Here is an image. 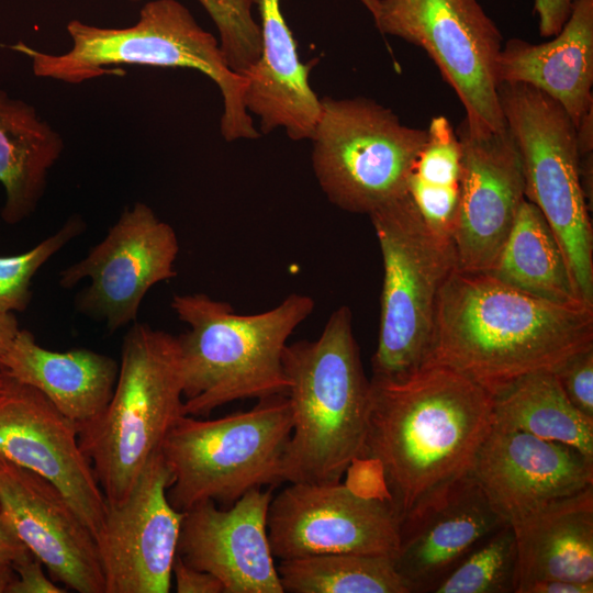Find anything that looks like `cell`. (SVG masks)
I'll return each instance as SVG.
<instances>
[{
    "label": "cell",
    "mask_w": 593,
    "mask_h": 593,
    "mask_svg": "<svg viewBox=\"0 0 593 593\" xmlns=\"http://www.w3.org/2000/svg\"><path fill=\"white\" fill-rule=\"evenodd\" d=\"M10 378L0 371V393L7 388Z\"/></svg>",
    "instance_id": "cell-42"
},
{
    "label": "cell",
    "mask_w": 593,
    "mask_h": 593,
    "mask_svg": "<svg viewBox=\"0 0 593 593\" xmlns=\"http://www.w3.org/2000/svg\"><path fill=\"white\" fill-rule=\"evenodd\" d=\"M291 432L287 394L215 419L180 416L159 450L171 474L168 501L179 512L208 500L231 506L255 488L282 482Z\"/></svg>",
    "instance_id": "cell-7"
},
{
    "label": "cell",
    "mask_w": 593,
    "mask_h": 593,
    "mask_svg": "<svg viewBox=\"0 0 593 593\" xmlns=\"http://www.w3.org/2000/svg\"><path fill=\"white\" fill-rule=\"evenodd\" d=\"M369 217L383 265L372 377L403 379L428 359L439 293L457 269L456 254L450 239L426 225L407 192Z\"/></svg>",
    "instance_id": "cell-8"
},
{
    "label": "cell",
    "mask_w": 593,
    "mask_h": 593,
    "mask_svg": "<svg viewBox=\"0 0 593 593\" xmlns=\"http://www.w3.org/2000/svg\"><path fill=\"white\" fill-rule=\"evenodd\" d=\"M272 491L255 488L230 508L214 501L183 512L177 553L217 578L224 593H283L268 539Z\"/></svg>",
    "instance_id": "cell-19"
},
{
    "label": "cell",
    "mask_w": 593,
    "mask_h": 593,
    "mask_svg": "<svg viewBox=\"0 0 593 593\" xmlns=\"http://www.w3.org/2000/svg\"><path fill=\"white\" fill-rule=\"evenodd\" d=\"M493 422V395L450 368L426 363L403 379L372 377L362 459L379 466L402 519L470 471Z\"/></svg>",
    "instance_id": "cell-1"
},
{
    "label": "cell",
    "mask_w": 593,
    "mask_h": 593,
    "mask_svg": "<svg viewBox=\"0 0 593 593\" xmlns=\"http://www.w3.org/2000/svg\"><path fill=\"white\" fill-rule=\"evenodd\" d=\"M64 148L59 134L35 109L0 90V182L5 190L1 216L8 224L27 217L41 200L49 169Z\"/></svg>",
    "instance_id": "cell-25"
},
{
    "label": "cell",
    "mask_w": 593,
    "mask_h": 593,
    "mask_svg": "<svg viewBox=\"0 0 593 593\" xmlns=\"http://www.w3.org/2000/svg\"><path fill=\"white\" fill-rule=\"evenodd\" d=\"M500 83H523L556 100L577 126L593 108V0H573L552 40L533 44L511 38L496 61Z\"/></svg>",
    "instance_id": "cell-22"
},
{
    "label": "cell",
    "mask_w": 593,
    "mask_h": 593,
    "mask_svg": "<svg viewBox=\"0 0 593 593\" xmlns=\"http://www.w3.org/2000/svg\"><path fill=\"white\" fill-rule=\"evenodd\" d=\"M171 307L189 326L177 337L186 415L204 416L236 400L287 394L283 351L315 307L310 295L289 294L256 314H238L230 303L203 293L177 294Z\"/></svg>",
    "instance_id": "cell-4"
},
{
    "label": "cell",
    "mask_w": 593,
    "mask_h": 593,
    "mask_svg": "<svg viewBox=\"0 0 593 593\" xmlns=\"http://www.w3.org/2000/svg\"><path fill=\"white\" fill-rule=\"evenodd\" d=\"M179 242L175 230L145 203L126 208L104 238L59 275L70 289L89 278L78 307L101 317L112 333L134 322L141 303L155 284L176 277Z\"/></svg>",
    "instance_id": "cell-13"
},
{
    "label": "cell",
    "mask_w": 593,
    "mask_h": 593,
    "mask_svg": "<svg viewBox=\"0 0 593 593\" xmlns=\"http://www.w3.org/2000/svg\"><path fill=\"white\" fill-rule=\"evenodd\" d=\"M15 577L12 567L0 568V593H7V590Z\"/></svg>",
    "instance_id": "cell-41"
},
{
    "label": "cell",
    "mask_w": 593,
    "mask_h": 593,
    "mask_svg": "<svg viewBox=\"0 0 593 593\" xmlns=\"http://www.w3.org/2000/svg\"><path fill=\"white\" fill-rule=\"evenodd\" d=\"M592 346V306L553 303L486 272L456 269L439 293L426 363L450 368L493 395Z\"/></svg>",
    "instance_id": "cell-2"
},
{
    "label": "cell",
    "mask_w": 593,
    "mask_h": 593,
    "mask_svg": "<svg viewBox=\"0 0 593 593\" xmlns=\"http://www.w3.org/2000/svg\"><path fill=\"white\" fill-rule=\"evenodd\" d=\"M0 507L52 580L79 593H105L97 540L54 484L0 457Z\"/></svg>",
    "instance_id": "cell-17"
},
{
    "label": "cell",
    "mask_w": 593,
    "mask_h": 593,
    "mask_svg": "<svg viewBox=\"0 0 593 593\" xmlns=\"http://www.w3.org/2000/svg\"><path fill=\"white\" fill-rule=\"evenodd\" d=\"M551 372L570 403L593 418V346L571 355Z\"/></svg>",
    "instance_id": "cell-33"
},
{
    "label": "cell",
    "mask_w": 593,
    "mask_h": 593,
    "mask_svg": "<svg viewBox=\"0 0 593 593\" xmlns=\"http://www.w3.org/2000/svg\"><path fill=\"white\" fill-rule=\"evenodd\" d=\"M579 156L593 154V108H591L575 126Z\"/></svg>",
    "instance_id": "cell-40"
},
{
    "label": "cell",
    "mask_w": 593,
    "mask_h": 593,
    "mask_svg": "<svg viewBox=\"0 0 593 593\" xmlns=\"http://www.w3.org/2000/svg\"><path fill=\"white\" fill-rule=\"evenodd\" d=\"M506 523L468 472L403 516L395 569L411 593L434 592L467 555Z\"/></svg>",
    "instance_id": "cell-18"
},
{
    "label": "cell",
    "mask_w": 593,
    "mask_h": 593,
    "mask_svg": "<svg viewBox=\"0 0 593 593\" xmlns=\"http://www.w3.org/2000/svg\"><path fill=\"white\" fill-rule=\"evenodd\" d=\"M1 372L42 392L79 429L107 407L119 363L87 348H44L31 332L20 329L2 360Z\"/></svg>",
    "instance_id": "cell-24"
},
{
    "label": "cell",
    "mask_w": 593,
    "mask_h": 593,
    "mask_svg": "<svg viewBox=\"0 0 593 593\" xmlns=\"http://www.w3.org/2000/svg\"><path fill=\"white\" fill-rule=\"evenodd\" d=\"M593 583L548 580L530 585L526 593H592Z\"/></svg>",
    "instance_id": "cell-38"
},
{
    "label": "cell",
    "mask_w": 593,
    "mask_h": 593,
    "mask_svg": "<svg viewBox=\"0 0 593 593\" xmlns=\"http://www.w3.org/2000/svg\"><path fill=\"white\" fill-rule=\"evenodd\" d=\"M493 426L569 445L593 459V418L567 399L551 371L525 374L493 394Z\"/></svg>",
    "instance_id": "cell-27"
},
{
    "label": "cell",
    "mask_w": 593,
    "mask_h": 593,
    "mask_svg": "<svg viewBox=\"0 0 593 593\" xmlns=\"http://www.w3.org/2000/svg\"><path fill=\"white\" fill-rule=\"evenodd\" d=\"M42 562L33 555L15 563L12 568L15 577L7 593H65L66 588L58 586L43 571Z\"/></svg>",
    "instance_id": "cell-34"
},
{
    "label": "cell",
    "mask_w": 593,
    "mask_h": 593,
    "mask_svg": "<svg viewBox=\"0 0 593 593\" xmlns=\"http://www.w3.org/2000/svg\"><path fill=\"white\" fill-rule=\"evenodd\" d=\"M461 180L452 245L457 269L486 272L501 251L525 199L521 153L507 127L477 132L462 121Z\"/></svg>",
    "instance_id": "cell-16"
},
{
    "label": "cell",
    "mask_w": 593,
    "mask_h": 593,
    "mask_svg": "<svg viewBox=\"0 0 593 593\" xmlns=\"http://www.w3.org/2000/svg\"><path fill=\"white\" fill-rule=\"evenodd\" d=\"M486 273L553 303L586 305L577 291L555 233L539 209L526 198Z\"/></svg>",
    "instance_id": "cell-26"
},
{
    "label": "cell",
    "mask_w": 593,
    "mask_h": 593,
    "mask_svg": "<svg viewBox=\"0 0 593 593\" xmlns=\"http://www.w3.org/2000/svg\"><path fill=\"white\" fill-rule=\"evenodd\" d=\"M401 517L384 496L350 485L289 483L272 496L267 515L268 539L279 560L324 553L395 558Z\"/></svg>",
    "instance_id": "cell-12"
},
{
    "label": "cell",
    "mask_w": 593,
    "mask_h": 593,
    "mask_svg": "<svg viewBox=\"0 0 593 593\" xmlns=\"http://www.w3.org/2000/svg\"><path fill=\"white\" fill-rule=\"evenodd\" d=\"M320 100L310 139L314 175L327 199L344 211L369 215L405 194L426 128L403 124L367 98Z\"/></svg>",
    "instance_id": "cell-10"
},
{
    "label": "cell",
    "mask_w": 593,
    "mask_h": 593,
    "mask_svg": "<svg viewBox=\"0 0 593 593\" xmlns=\"http://www.w3.org/2000/svg\"><path fill=\"white\" fill-rule=\"evenodd\" d=\"M71 47L47 54L18 43L12 49L31 58L35 76L78 85L101 76H122L123 65L190 68L208 76L223 98L221 133L226 141L259 137L244 103L246 78L231 69L220 42L203 30L177 0H154L127 27H99L72 20Z\"/></svg>",
    "instance_id": "cell-5"
},
{
    "label": "cell",
    "mask_w": 593,
    "mask_h": 593,
    "mask_svg": "<svg viewBox=\"0 0 593 593\" xmlns=\"http://www.w3.org/2000/svg\"><path fill=\"white\" fill-rule=\"evenodd\" d=\"M172 578L178 593H224L217 578L187 564L178 553L172 564Z\"/></svg>",
    "instance_id": "cell-35"
},
{
    "label": "cell",
    "mask_w": 593,
    "mask_h": 593,
    "mask_svg": "<svg viewBox=\"0 0 593 593\" xmlns=\"http://www.w3.org/2000/svg\"><path fill=\"white\" fill-rule=\"evenodd\" d=\"M20 332L14 313L0 312V371L2 360Z\"/></svg>",
    "instance_id": "cell-39"
},
{
    "label": "cell",
    "mask_w": 593,
    "mask_h": 593,
    "mask_svg": "<svg viewBox=\"0 0 593 593\" xmlns=\"http://www.w3.org/2000/svg\"><path fill=\"white\" fill-rule=\"evenodd\" d=\"M499 99L521 153L525 198L555 233L581 300L593 306V230L580 180L575 125L556 100L530 86L500 83Z\"/></svg>",
    "instance_id": "cell-9"
},
{
    "label": "cell",
    "mask_w": 593,
    "mask_h": 593,
    "mask_svg": "<svg viewBox=\"0 0 593 593\" xmlns=\"http://www.w3.org/2000/svg\"><path fill=\"white\" fill-rule=\"evenodd\" d=\"M277 570L284 592L411 593L385 556L314 555L280 560Z\"/></svg>",
    "instance_id": "cell-29"
},
{
    "label": "cell",
    "mask_w": 593,
    "mask_h": 593,
    "mask_svg": "<svg viewBox=\"0 0 593 593\" xmlns=\"http://www.w3.org/2000/svg\"><path fill=\"white\" fill-rule=\"evenodd\" d=\"M426 134L406 192L426 225L452 240L460 199L461 145L444 115L430 120Z\"/></svg>",
    "instance_id": "cell-28"
},
{
    "label": "cell",
    "mask_w": 593,
    "mask_h": 593,
    "mask_svg": "<svg viewBox=\"0 0 593 593\" xmlns=\"http://www.w3.org/2000/svg\"><path fill=\"white\" fill-rule=\"evenodd\" d=\"M282 361L292 410L282 480L339 482L362 459L370 405L349 306L337 307L316 339L288 344Z\"/></svg>",
    "instance_id": "cell-3"
},
{
    "label": "cell",
    "mask_w": 593,
    "mask_h": 593,
    "mask_svg": "<svg viewBox=\"0 0 593 593\" xmlns=\"http://www.w3.org/2000/svg\"><path fill=\"white\" fill-rule=\"evenodd\" d=\"M30 556L31 551L19 538L0 507V568L13 567Z\"/></svg>",
    "instance_id": "cell-37"
},
{
    "label": "cell",
    "mask_w": 593,
    "mask_h": 593,
    "mask_svg": "<svg viewBox=\"0 0 593 593\" xmlns=\"http://www.w3.org/2000/svg\"><path fill=\"white\" fill-rule=\"evenodd\" d=\"M573 0H535L534 10L539 19V33L555 36L568 20Z\"/></svg>",
    "instance_id": "cell-36"
},
{
    "label": "cell",
    "mask_w": 593,
    "mask_h": 593,
    "mask_svg": "<svg viewBox=\"0 0 593 593\" xmlns=\"http://www.w3.org/2000/svg\"><path fill=\"white\" fill-rule=\"evenodd\" d=\"M469 472L507 522L593 486V459L578 449L496 426Z\"/></svg>",
    "instance_id": "cell-20"
},
{
    "label": "cell",
    "mask_w": 593,
    "mask_h": 593,
    "mask_svg": "<svg viewBox=\"0 0 593 593\" xmlns=\"http://www.w3.org/2000/svg\"><path fill=\"white\" fill-rule=\"evenodd\" d=\"M198 1L219 31L220 47L228 66L243 75L261 52V31L251 14L253 0Z\"/></svg>",
    "instance_id": "cell-32"
},
{
    "label": "cell",
    "mask_w": 593,
    "mask_h": 593,
    "mask_svg": "<svg viewBox=\"0 0 593 593\" xmlns=\"http://www.w3.org/2000/svg\"><path fill=\"white\" fill-rule=\"evenodd\" d=\"M508 524L517 548L516 593L548 580L593 583V486Z\"/></svg>",
    "instance_id": "cell-23"
},
{
    "label": "cell",
    "mask_w": 593,
    "mask_h": 593,
    "mask_svg": "<svg viewBox=\"0 0 593 593\" xmlns=\"http://www.w3.org/2000/svg\"><path fill=\"white\" fill-rule=\"evenodd\" d=\"M171 474L154 456L127 496L107 511L97 545L105 593H168L183 512L167 497Z\"/></svg>",
    "instance_id": "cell-14"
},
{
    "label": "cell",
    "mask_w": 593,
    "mask_h": 593,
    "mask_svg": "<svg viewBox=\"0 0 593 593\" xmlns=\"http://www.w3.org/2000/svg\"><path fill=\"white\" fill-rule=\"evenodd\" d=\"M0 457L54 484L97 539L107 500L77 425L42 392L11 378L0 393Z\"/></svg>",
    "instance_id": "cell-15"
},
{
    "label": "cell",
    "mask_w": 593,
    "mask_h": 593,
    "mask_svg": "<svg viewBox=\"0 0 593 593\" xmlns=\"http://www.w3.org/2000/svg\"><path fill=\"white\" fill-rule=\"evenodd\" d=\"M261 23V52L243 74L244 103L267 134L283 127L294 141L311 138L321 113V100L309 83L311 66L300 61L280 0H253Z\"/></svg>",
    "instance_id": "cell-21"
},
{
    "label": "cell",
    "mask_w": 593,
    "mask_h": 593,
    "mask_svg": "<svg viewBox=\"0 0 593 593\" xmlns=\"http://www.w3.org/2000/svg\"><path fill=\"white\" fill-rule=\"evenodd\" d=\"M367 8L380 32L427 53L459 98L470 130L506 128L496 77L503 36L478 0H371Z\"/></svg>",
    "instance_id": "cell-11"
},
{
    "label": "cell",
    "mask_w": 593,
    "mask_h": 593,
    "mask_svg": "<svg viewBox=\"0 0 593 593\" xmlns=\"http://www.w3.org/2000/svg\"><path fill=\"white\" fill-rule=\"evenodd\" d=\"M183 412L176 336L134 323L123 339L119 373L104 411L79 428L107 503L123 501Z\"/></svg>",
    "instance_id": "cell-6"
},
{
    "label": "cell",
    "mask_w": 593,
    "mask_h": 593,
    "mask_svg": "<svg viewBox=\"0 0 593 593\" xmlns=\"http://www.w3.org/2000/svg\"><path fill=\"white\" fill-rule=\"evenodd\" d=\"M83 228L80 217H71L32 249L19 255L0 256V312L24 311L32 298L31 282L35 273Z\"/></svg>",
    "instance_id": "cell-31"
},
{
    "label": "cell",
    "mask_w": 593,
    "mask_h": 593,
    "mask_svg": "<svg viewBox=\"0 0 593 593\" xmlns=\"http://www.w3.org/2000/svg\"><path fill=\"white\" fill-rule=\"evenodd\" d=\"M517 548L508 523L480 542L435 593H516Z\"/></svg>",
    "instance_id": "cell-30"
}]
</instances>
